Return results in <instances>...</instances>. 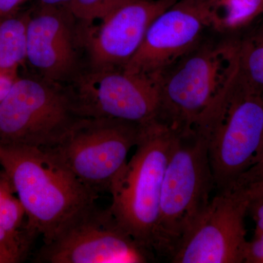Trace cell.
I'll return each instance as SVG.
<instances>
[{"label": "cell", "instance_id": "obj_1", "mask_svg": "<svg viewBox=\"0 0 263 263\" xmlns=\"http://www.w3.org/2000/svg\"><path fill=\"white\" fill-rule=\"evenodd\" d=\"M0 168L25 210L29 235L32 239L41 235L44 245L95 205L99 197L41 148L0 145Z\"/></svg>", "mask_w": 263, "mask_h": 263}, {"label": "cell", "instance_id": "obj_2", "mask_svg": "<svg viewBox=\"0 0 263 263\" xmlns=\"http://www.w3.org/2000/svg\"><path fill=\"white\" fill-rule=\"evenodd\" d=\"M239 36L210 29L193 49L159 74L157 122L178 133L195 129L234 79Z\"/></svg>", "mask_w": 263, "mask_h": 263}, {"label": "cell", "instance_id": "obj_3", "mask_svg": "<svg viewBox=\"0 0 263 263\" xmlns=\"http://www.w3.org/2000/svg\"><path fill=\"white\" fill-rule=\"evenodd\" d=\"M177 136L160 122L143 126L136 153L109 190L110 212L129 235L153 253L164 172Z\"/></svg>", "mask_w": 263, "mask_h": 263}, {"label": "cell", "instance_id": "obj_4", "mask_svg": "<svg viewBox=\"0 0 263 263\" xmlns=\"http://www.w3.org/2000/svg\"><path fill=\"white\" fill-rule=\"evenodd\" d=\"M193 130L206 141L215 188H230L258 161L263 143L262 97L242 86L235 76Z\"/></svg>", "mask_w": 263, "mask_h": 263}, {"label": "cell", "instance_id": "obj_5", "mask_svg": "<svg viewBox=\"0 0 263 263\" xmlns=\"http://www.w3.org/2000/svg\"><path fill=\"white\" fill-rule=\"evenodd\" d=\"M214 189L206 141L193 130L178 133L164 172L154 252L171 255L209 205Z\"/></svg>", "mask_w": 263, "mask_h": 263}, {"label": "cell", "instance_id": "obj_6", "mask_svg": "<svg viewBox=\"0 0 263 263\" xmlns=\"http://www.w3.org/2000/svg\"><path fill=\"white\" fill-rule=\"evenodd\" d=\"M81 115L69 87L42 78H17L0 103V145L46 149Z\"/></svg>", "mask_w": 263, "mask_h": 263}, {"label": "cell", "instance_id": "obj_7", "mask_svg": "<svg viewBox=\"0 0 263 263\" xmlns=\"http://www.w3.org/2000/svg\"><path fill=\"white\" fill-rule=\"evenodd\" d=\"M143 127L110 118L81 117L57 144L43 150L85 186L109 193Z\"/></svg>", "mask_w": 263, "mask_h": 263}, {"label": "cell", "instance_id": "obj_8", "mask_svg": "<svg viewBox=\"0 0 263 263\" xmlns=\"http://www.w3.org/2000/svg\"><path fill=\"white\" fill-rule=\"evenodd\" d=\"M153 252L122 228L109 209L92 205L51 243L38 251V263H144Z\"/></svg>", "mask_w": 263, "mask_h": 263}, {"label": "cell", "instance_id": "obj_9", "mask_svg": "<svg viewBox=\"0 0 263 263\" xmlns=\"http://www.w3.org/2000/svg\"><path fill=\"white\" fill-rule=\"evenodd\" d=\"M70 83L69 89L81 117L110 118L141 126L157 122L158 76L89 70Z\"/></svg>", "mask_w": 263, "mask_h": 263}, {"label": "cell", "instance_id": "obj_10", "mask_svg": "<svg viewBox=\"0 0 263 263\" xmlns=\"http://www.w3.org/2000/svg\"><path fill=\"white\" fill-rule=\"evenodd\" d=\"M252 197L243 189L218 191L170 256L174 263H242L245 219Z\"/></svg>", "mask_w": 263, "mask_h": 263}, {"label": "cell", "instance_id": "obj_11", "mask_svg": "<svg viewBox=\"0 0 263 263\" xmlns=\"http://www.w3.org/2000/svg\"><path fill=\"white\" fill-rule=\"evenodd\" d=\"M213 0H177L151 24L123 70L158 76L193 49L212 29Z\"/></svg>", "mask_w": 263, "mask_h": 263}, {"label": "cell", "instance_id": "obj_12", "mask_svg": "<svg viewBox=\"0 0 263 263\" xmlns=\"http://www.w3.org/2000/svg\"><path fill=\"white\" fill-rule=\"evenodd\" d=\"M176 1L123 0L100 19L95 31L85 29L89 70H123L141 47L151 24Z\"/></svg>", "mask_w": 263, "mask_h": 263}, {"label": "cell", "instance_id": "obj_13", "mask_svg": "<svg viewBox=\"0 0 263 263\" xmlns=\"http://www.w3.org/2000/svg\"><path fill=\"white\" fill-rule=\"evenodd\" d=\"M75 19L66 5L41 4L29 13L27 61L42 79L62 84L79 75Z\"/></svg>", "mask_w": 263, "mask_h": 263}, {"label": "cell", "instance_id": "obj_14", "mask_svg": "<svg viewBox=\"0 0 263 263\" xmlns=\"http://www.w3.org/2000/svg\"><path fill=\"white\" fill-rule=\"evenodd\" d=\"M235 79L249 91L263 96V14L238 37Z\"/></svg>", "mask_w": 263, "mask_h": 263}, {"label": "cell", "instance_id": "obj_15", "mask_svg": "<svg viewBox=\"0 0 263 263\" xmlns=\"http://www.w3.org/2000/svg\"><path fill=\"white\" fill-rule=\"evenodd\" d=\"M263 14V0H213L212 29L240 35Z\"/></svg>", "mask_w": 263, "mask_h": 263}, {"label": "cell", "instance_id": "obj_16", "mask_svg": "<svg viewBox=\"0 0 263 263\" xmlns=\"http://www.w3.org/2000/svg\"><path fill=\"white\" fill-rule=\"evenodd\" d=\"M29 15L0 18V72L16 75L18 66L27 60Z\"/></svg>", "mask_w": 263, "mask_h": 263}, {"label": "cell", "instance_id": "obj_17", "mask_svg": "<svg viewBox=\"0 0 263 263\" xmlns=\"http://www.w3.org/2000/svg\"><path fill=\"white\" fill-rule=\"evenodd\" d=\"M13 186L0 168V228L28 251L32 238L27 228V215Z\"/></svg>", "mask_w": 263, "mask_h": 263}, {"label": "cell", "instance_id": "obj_18", "mask_svg": "<svg viewBox=\"0 0 263 263\" xmlns=\"http://www.w3.org/2000/svg\"><path fill=\"white\" fill-rule=\"evenodd\" d=\"M123 0H71L67 5L76 19L85 27L96 19H102Z\"/></svg>", "mask_w": 263, "mask_h": 263}, {"label": "cell", "instance_id": "obj_19", "mask_svg": "<svg viewBox=\"0 0 263 263\" xmlns=\"http://www.w3.org/2000/svg\"><path fill=\"white\" fill-rule=\"evenodd\" d=\"M233 186L245 189L252 198L263 192V159L254 164L237 180ZM231 187V186H230Z\"/></svg>", "mask_w": 263, "mask_h": 263}, {"label": "cell", "instance_id": "obj_20", "mask_svg": "<svg viewBox=\"0 0 263 263\" xmlns=\"http://www.w3.org/2000/svg\"><path fill=\"white\" fill-rule=\"evenodd\" d=\"M27 251L0 228V263L19 262Z\"/></svg>", "mask_w": 263, "mask_h": 263}, {"label": "cell", "instance_id": "obj_21", "mask_svg": "<svg viewBox=\"0 0 263 263\" xmlns=\"http://www.w3.org/2000/svg\"><path fill=\"white\" fill-rule=\"evenodd\" d=\"M243 262L263 263V232L255 230L254 238L247 241Z\"/></svg>", "mask_w": 263, "mask_h": 263}, {"label": "cell", "instance_id": "obj_22", "mask_svg": "<svg viewBox=\"0 0 263 263\" xmlns=\"http://www.w3.org/2000/svg\"><path fill=\"white\" fill-rule=\"evenodd\" d=\"M248 212L252 214L256 224V230L263 232V192L251 200Z\"/></svg>", "mask_w": 263, "mask_h": 263}, {"label": "cell", "instance_id": "obj_23", "mask_svg": "<svg viewBox=\"0 0 263 263\" xmlns=\"http://www.w3.org/2000/svg\"><path fill=\"white\" fill-rule=\"evenodd\" d=\"M16 79V75L0 72V103L8 94Z\"/></svg>", "mask_w": 263, "mask_h": 263}, {"label": "cell", "instance_id": "obj_24", "mask_svg": "<svg viewBox=\"0 0 263 263\" xmlns=\"http://www.w3.org/2000/svg\"><path fill=\"white\" fill-rule=\"evenodd\" d=\"M27 0H0V15L11 14L18 7Z\"/></svg>", "mask_w": 263, "mask_h": 263}, {"label": "cell", "instance_id": "obj_25", "mask_svg": "<svg viewBox=\"0 0 263 263\" xmlns=\"http://www.w3.org/2000/svg\"><path fill=\"white\" fill-rule=\"evenodd\" d=\"M41 4L45 5H52V6H60L66 5L67 6L70 3L71 0H39Z\"/></svg>", "mask_w": 263, "mask_h": 263}, {"label": "cell", "instance_id": "obj_26", "mask_svg": "<svg viewBox=\"0 0 263 263\" xmlns=\"http://www.w3.org/2000/svg\"><path fill=\"white\" fill-rule=\"evenodd\" d=\"M262 99H263V96H262ZM262 159H263V143H262V148H261L260 154H259V159H258V161H257V162H258L259 161L262 160Z\"/></svg>", "mask_w": 263, "mask_h": 263}, {"label": "cell", "instance_id": "obj_27", "mask_svg": "<svg viewBox=\"0 0 263 263\" xmlns=\"http://www.w3.org/2000/svg\"><path fill=\"white\" fill-rule=\"evenodd\" d=\"M0 18H1V15H0Z\"/></svg>", "mask_w": 263, "mask_h": 263}]
</instances>
